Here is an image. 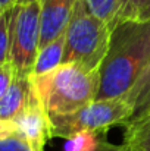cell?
Listing matches in <instances>:
<instances>
[{"instance_id":"obj_1","label":"cell","mask_w":150,"mask_h":151,"mask_svg":"<svg viewBox=\"0 0 150 151\" xmlns=\"http://www.w3.org/2000/svg\"><path fill=\"white\" fill-rule=\"evenodd\" d=\"M150 63V21H119L99 69L96 100L127 97Z\"/></svg>"},{"instance_id":"obj_2","label":"cell","mask_w":150,"mask_h":151,"mask_svg":"<svg viewBox=\"0 0 150 151\" xmlns=\"http://www.w3.org/2000/svg\"><path fill=\"white\" fill-rule=\"evenodd\" d=\"M37 99L47 114H68L97 99L99 72H87L75 65H60L46 75L33 76Z\"/></svg>"},{"instance_id":"obj_3","label":"cell","mask_w":150,"mask_h":151,"mask_svg":"<svg viewBox=\"0 0 150 151\" xmlns=\"http://www.w3.org/2000/svg\"><path fill=\"white\" fill-rule=\"evenodd\" d=\"M112 29L94 16L86 0H78L65 31L62 65H75L87 72H99L107 53Z\"/></svg>"},{"instance_id":"obj_4","label":"cell","mask_w":150,"mask_h":151,"mask_svg":"<svg viewBox=\"0 0 150 151\" xmlns=\"http://www.w3.org/2000/svg\"><path fill=\"white\" fill-rule=\"evenodd\" d=\"M133 114L134 109L125 97L94 100L77 111L49 116L51 138L68 139L80 132L106 134L112 126H125Z\"/></svg>"},{"instance_id":"obj_5","label":"cell","mask_w":150,"mask_h":151,"mask_svg":"<svg viewBox=\"0 0 150 151\" xmlns=\"http://www.w3.org/2000/svg\"><path fill=\"white\" fill-rule=\"evenodd\" d=\"M41 38V0L16 4L9 62L16 75L31 76L36 59L40 51Z\"/></svg>"},{"instance_id":"obj_6","label":"cell","mask_w":150,"mask_h":151,"mask_svg":"<svg viewBox=\"0 0 150 151\" xmlns=\"http://www.w3.org/2000/svg\"><path fill=\"white\" fill-rule=\"evenodd\" d=\"M16 135L21 137L34 151H44L51 138L49 114L43 104L34 96L30 104L13 119Z\"/></svg>"},{"instance_id":"obj_7","label":"cell","mask_w":150,"mask_h":151,"mask_svg":"<svg viewBox=\"0 0 150 151\" xmlns=\"http://www.w3.org/2000/svg\"><path fill=\"white\" fill-rule=\"evenodd\" d=\"M78 0H41L40 49L66 31Z\"/></svg>"},{"instance_id":"obj_8","label":"cell","mask_w":150,"mask_h":151,"mask_svg":"<svg viewBox=\"0 0 150 151\" xmlns=\"http://www.w3.org/2000/svg\"><path fill=\"white\" fill-rule=\"evenodd\" d=\"M36 91L31 76L16 75L7 93L0 99V119L13 120L34 99Z\"/></svg>"},{"instance_id":"obj_9","label":"cell","mask_w":150,"mask_h":151,"mask_svg":"<svg viewBox=\"0 0 150 151\" xmlns=\"http://www.w3.org/2000/svg\"><path fill=\"white\" fill-rule=\"evenodd\" d=\"M63 56H65V32L60 34L53 41H50L49 44H46L43 49H40L31 75L40 76L57 69L63 63Z\"/></svg>"},{"instance_id":"obj_10","label":"cell","mask_w":150,"mask_h":151,"mask_svg":"<svg viewBox=\"0 0 150 151\" xmlns=\"http://www.w3.org/2000/svg\"><path fill=\"white\" fill-rule=\"evenodd\" d=\"M124 144L130 151H150V122L124 126Z\"/></svg>"},{"instance_id":"obj_11","label":"cell","mask_w":150,"mask_h":151,"mask_svg":"<svg viewBox=\"0 0 150 151\" xmlns=\"http://www.w3.org/2000/svg\"><path fill=\"white\" fill-rule=\"evenodd\" d=\"M90 12L103 21L110 29L118 24V15L121 9V0H86Z\"/></svg>"},{"instance_id":"obj_12","label":"cell","mask_w":150,"mask_h":151,"mask_svg":"<svg viewBox=\"0 0 150 151\" xmlns=\"http://www.w3.org/2000/svg\"><path fill=\"white\" fill-rule=\"evenodd\" d=\"M125 99L130 101V104L134 109L133 117L146 109V106L150 103V63L147 69L144 70V73L141 75V78L138 79V82L136 84V87L133 88V91Z\"/></svg>"},{"instance_id":"obj_13","label":"cell","mask_w":150,"mask_h":151,"mask_svg":"<svg viewBox=\"0 0 150 151\" xmlns=\"http://www.w3.org/2000/svg\"><path fill=\"white\" fill-rule=\"evenodd\" d=\"M16 4L0 12V63L9 62L10 43H12V27L15 19Z\"/></svg>"},{"instance_id":"obj_14","label":"cell","mask_w":150,"mask_h":151,"mask_svg":"<svg viewBox=\"0 0 150 151\" xmlns=\"http://www.w3.org/2000/svg\"><path fill=\"white\" fill-rule=\"evenodd\" d=\"M104 134L80 132L66 139L63 151H97L100 139Z\"/></svg>"},{"instance_id":"obj_15","label":"cell","mask_w":150,"mask_h":151,"mask_svg":"<svg viewBox=\"0 0 150 151\" xmlns=\"http://www.w3.org/2000/svg\"><path fill=\"white\" fill-rule=\"evenodd\" d=\"M147 0H121V9L118 15V22L125 19H137L138 13L144 7Z\"/></svg>"},{"instance_id":"obj_16","label":"cell","mask_w":150,"mask_h":151,"mask_svg":"<svg viewBox=\"0 0 150 151\" xmlns=\"http://www.w3.org/2000/svg\"><path fill=\"white\" fill-rule=\"evenodd\" d=\"M16 78V70L10 62L0 63V99L7 93Z\"/></svg>"},{"instance_id":"obj_17","label":"cell","mask_w":150,"mask_h":151,"mask_svg":"<svg viewBox=\"0 0 150 151\" xmlns=\"http://www.w3.org/2000/svg\"><path fill=\"white\" fill-rule=\"evenodd\" d=\"M0 151H34L21 137L12 135L9 138L0 139Z\"/></svg>"},{"instance_id":"obj_18","label":"cell","mask_w":150,"mask_h":151,"mask_svg":"<svg viewBox=\"0 0 150 151\" xmlns=\"http://www.w3.org/2000/svg\"><path fill=\"white\" fill-rule=\"evenodd\" d=\"M12 135H16V125L13 120H3L0 119V139L9 138Z\"/></svg>"},{"instance_id":"obj_19","label":"cell","mask_w":150,"mask_h":151,"mask_svg":"<svg viewBox=\"0 0 150 151\" xmlns=\"http://www.w3.org/2000/svg\"><path fill=\"white\" fill-rule=\"evenodd\" d=\"M97 151H130V148L122 142V144H119V145H116V144H112V142H109L104 137L100 139V144H99V148Z\"/></svg>"},{"instance_id":"obj_20","label":"cell","mask_w":150,"mask_h":151,"mask_svg":"<svg viewBox=\"0 0 150 151\" xmlns=\"http://www.w3.org/2000/svg\"><path fill=\"white\" fill-rule=\"evenodd\" d=\"M146 122H150V103L146 106V109L141 113L134 116L125 126H128V125H141V123H146Z\"/></svg>"},{"instance_id":"obj_21","label":"cell","mask_w":150,"mask_h":151,"mask_svg":"<svg viewBox=\"0 0 150 151\" xmlns=\"http://www.w3.org/2000/svg\"><path fill=\"white\" fill-rule=\"evenodd\" d=\"M137 19H140V21H150V0L146 1V4L141 9V12L138 13Z\"/></svg>"},{"instance_id":"obj_22","label":"cell","mask_w":150,"mask_h":151,"mask_svg":"<svg viewBox=\"0 0 150 151\" xmlns=\"http://www.w3.org/2000/svg\"><path fill=\"white\" fill-rule=\"evenodd\" d=\"M15 4H18V0H0V12H3L9 7H13Z\"/></svg>"},{"instance_id":"obj_23","label":"cell","mask_w":150,"mask_h":151,"mask_svg":"<svg viewBox=\"0 0 150 151\" xmlns=\"http://www.w3.org/2000/svg\"><path fill=\"white\" fill-rule=\"evenodd\" d=\"M33 1H37V0H18V4H28Z\"/></svg>"}]
</instances>
